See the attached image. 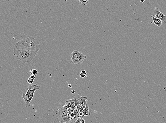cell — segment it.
<instances>
[{
	"instance_id": "obj_1",
	"label": "cell",
	"mask_w": 166,
	"mask_h": 123,
	"mask_svg": "<svg viewBox=\"0 0 166 123\" xmlns=\"http://www.w3.org/2000/svg\"><path fill=\"white\" fill-rule=\"evenodd\" d=\"M13 51L14 55L17 57L18 59L25 63L32 61L38 52V51H29L23 49L16 45H14Z\"/></svg>"
},
{
	"instance_id": "obj_2",
	"label": "cell",
	"mask_w": 166,
	"mask_h": 123,
	"mask_svg": "<svg viewBox=\"0 0 166 123\" xmlns=\"http://www.w3.org/2000/svg\"><path fill=\"white\" fill-rule=\"evenodd\" d=\"M15 45L29 51H38L41 48L39 41L32 37L22 39L16 43Z\"/></svg>"
},
{
	"instance_id": "obj_3",
	"label": "cell",
	"mask_w": 166,
	"mask_h": 123,
	"mask_svg": "<svg viewBox=\"0 0 166 123\" xmlns=\"http://www.w3.org/2000/svg\"><path fill=\"white\" fill-rule=\"evenodd\" d=\"M41 88V86L38 85L37 84L31 85L27 87L26 94L23 93L22 97L25 101V106L26 107H30L31 102L33 98L35 92L37 90H39Z\"/></svg>"
},
{
	"instance_id": "obj_4",
	"label": "cell",
	"mask_w": 166,
	"mask_h": 123,
	"mask_svg": "<svg viewBox=\"0 0 166 123\" xmlns=\"http://www.w3.org/2000/svg\"><path fill=\"white\" fill-rule=\"evenodd\" d=\"M71 57L70 63L73 64H81L87 58L86 56L83 55L81 52L77 50L72 52L71 55Z\"/></svg>"
},
{
	"instance_id": "obj_5",
	"label": "cell",
	"mask_w": 166,
	"mask_h": 123,
	"mask_svg": "<svg viewBox=\"0 0 166 123\" xmlns=\"http://www.w3.org/2000/svg\"><path fill=\"white\" fill-rule=\"evenodd\" d=\"M59 115L60 123H70V120L66 110L63 109V106L59 110Z\"/></svg>"
},
{
	"instance_id": "obj_6",
	"label": "cell",
	"mask_w": 166,
	"mask_h": 123,
	"mask_svg": "<svg viewBox=\"0 0 166 123\" xmlns=\"http://www.w3.org/2000/svg\"><path fill=\"white\" fill-rule=\"evenodd\" d=\"M154 13L155 17L160 19L164 23H166V16L164 15L160 11L159 8H157L155 9L154 10Z\"/></svg>"
},
{
	"instance_id": "obj_7",
	"label": "cell",
	"mask_w": 166,
	"mask_h": 123,
	"mask_svg": "<svg viewBox=\"0 0 166 123\" xmlns=\"http://www.w3.org/2000/svg\"><path fill=\"white\" fill-rule=\"evenodd\" d=\"M75 107L77 106L78 105L81 104L83 102L87 100H90L89 99L87 98V97H82L80 96V97L75 98Z\"/></svg>"
},
{
	"instance_id": "obj_8",
	"label": "cell",
	"mask_w": 166,
	"mask_h": 123,
	"mask_svg": "<svg viewBox=\"0 0 166 123\" xmlns=\"http://www.w3.org/2000/svg\"><path fill=\"white\" fill-rule=\"evenodd\" d=\"M151 17L153 20L154 24L157 25L158 27H160L163 25L162 21L160 20V19L157 18L155 17V16L153 15L151 16Z\"/></svg>"
},
{
	"instance_id": "obj_9",
	"label": "cell",
	"mask_w": 166,
	"mask_h": 123,
	"mask_svg": "<svg viewBox=\"0 0 166 123\" xmlns=\"http://www.w3.org/2000/svg\"><path fill=\"white\" fill-rule=\"evenodd\" d=\"M89 107L88 105L87 104L86 105V106L85 108L83 110L82 112L83 115L84 116H87L89 115Z\"/></svg>"
},
{
	"instance_id": "obj_10",
	"label": "cell",
	"mask_w": 166,
	"mask_h": 123,
	"mask_svg": "<svg viewBox=\"0 0 166 123\" xmlns=\"http://www.w3.org/2000/svg\"><path fill=\"white\" fill-rule=\"evenodd\" d=\"M80 3L83 5H85L89 3L90 0H78Z\"/></svg>"
},
{
	"instance_id": "obj_11",
	"label": "cell",
	"mask_w": 166,
	"mask_h": 123,
	"mask_svg": "<svg viewBox=\"0 0 166 123\" xmlns=\"http://www.w3.org/2000/svg\"><path fill=\"white\" fill-rule=\"evenodd\" d=\"M29 73L32 74L33 75L35 76L37 75L38 73V71L36 69H31Z\"/></svg>"
},
{
	"instance_id": "obj_12",
	"label": "cell",
	"mask_w": 166,
	"mask_h": 123,
	"mask_svg": "<svg viewBox=\"0 0 166 123\" xmlns=\"http://www.w3.org/2000/svg\"><path fill=\"white\" fill-rule=\"evenodd\" d=\"M83 116H81L79 115V116L78 117V119L77 120L76 122H75V123H81V120L83 119V118L84 117Z\"/></svg>"
},
{
	"instance_id": "obj_13",
	"label": "cell",
	"mask_w": 166,
	"mask_h": 123,
	"mask_svg": "<svg viewBox=\"0 0 166 123\" xmlns=\"http://www.w3.org/2000/svg\"><path fill=\"white\" fill-rule=\"evenodd\" d=\"M80 76L81 78H85L87 77V72H85V73H82V72H81V74H80Z\"/></svg>"
},
{
	"instance_id": "obj_14",
	"label": "cell",
	"mask_w": 166,
	"mask_h": 123,
	"mask_svg": "<svg viewBox=\"0 0 166 123\" xmlns=\"http://www.w3.org/2000/svg\"><path fill=\"white\" fill-rule=\"evenodd\" d=\"M34 80L30 77L28 80L27 82L29 84H32L34 82Z\"/></svg>"
},
{
	"instance_id": "obj_15",
	"label": "cell",
	"mask_w": 166,
	"mask_h": 123,
	"mask_svg": "<svg viewBox=\"0 0 166 123\" xmlns=\"http://www.w3.org/2000/svg\"><path fill=\"white\" fill-rule=\"evenodd\" d=\"M80 112H82L83 111V110L84 108H83V106L81 107L79 109Z\"/></svg>"
},
{
	"instance_id": "obj_16",
	"label": "cell",
	"mask_w": 166,
	"mask_h": 123,
	"mask_svg": "<svg viewBox=\"0 0 166 123\" xmlns=\"http://www.w3.org/2000/svg\"><path fill=\"white\" fill-rule=\"evenodd\" d=\"M30 77L31 78H33V79L34 80H35V76L34 75H31Z\"/></svg>"
},
{
	"instance_id": "obj_17",
	"label": "cell",
	"mask_w": 166,
	"mask_h": 123,
	"mask_svg": "<svg viewBox=\"0 0 166 123\" xmlns=\"http://www.w3.org/2000/svg\"><path fill=\"white\" fill-rule=\"evenodd\" d=\"M85 123V121L84 120L83 118V119L81 120V123Z\"/></svg>"
},
{
	"instance_id": "obj_18",
	"label": "cell",
	"mask_w": 166,
	"mask_h": 123,
	"mask_svg": "<svg viewBox=\"0 0 166 123\" xmlns=\"http://www.w3.org/2000/svg\"><path fill=\"white\" fill-rule=\"evenodd\" d=\"M75 90H72V91H71V93H72V94H74L75 93Z\"/></svg>"
},
{
	"instance_id": "obj_19",
	"label": "cell",
	"mask_w": 166,
	"mask_h": 123,
	"mask_svg": "<svg viewBox=\"0 0 166 123\" xmlns=\"http://www.w3.org/2000/svg\"><path fill=\"white\" fill-rule=\"evenodd\" d=\"M140 1L141 2L143 3L144 2L145 0H140Z\"/></svg>"
},
{
	"instance_id": "obj_20",
	"label": "cell",
	"mask_w": 166,
	"mask_h": 123,
	"mask_svg": "<svg viewBox=\"0 0 166 123\" xmlns=\"http://www.w3.org/2000/svg\"><path fill=\"white\" fill-rule=\"evenodd\" d=\"M68 87H70V88H71L72 87V85H71V84H69L68 85Z\"/></svg>"
},
{
	"instance_id": "obj_21",
	"label": "cell",
	"mask_w": 166,
	"mask_h": 123,
	"mask_svg": "<svg viewBox=\"0 0 166 123\" xmlns=\"http://www.w3.org/2000/svg\"><path fill=\"white\" fill-rule=\"evenodd\" d=\"M49 76H52V74H50L49 75Z\"/></svg>"
}]
</instances>
